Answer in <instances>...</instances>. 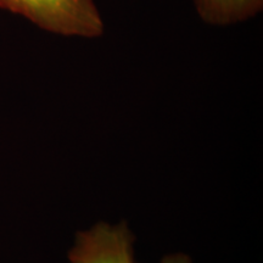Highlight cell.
Listing matches in <instances>:
<instances>
[{
	"mask_svg": "<svg viewBox=\"0 0 263 263\" xmlns=\"http://www.w3.org/2000/svg\"><path fill=\"white\" fill-rule=\"evenodd\" d=\"M0 9L62 37L94 39L105 32L95 0H0Z\"/></svg>",
	"mask_w": 263,
	"mask_h": 263,
	"instance_id": "1",
	"label": "cell"
},
{
	"mask_svg": "<svg viewBox=\"0 0 263 263\" xmlns=\"http://www.w3.org/2000/svg\"><path fill=\"white\" fill-rule=\"evenodd\" d=\"M133 233L126 223L100 222L76 234L70 263H136Z\"/></svg>",
	"mask_w": 263,
	"mask_h": 263,
	"instance_id": "2",
	"label": "cell"
},
{
	"mask_svg": "<svg viewBox=\"0 0 263 263\" xmlns=\"http://www.w3.org/2000/svg\"><path fill=\"white\" fill-rule=\"evenodd\" d=\"M160 263H193V259L190 258V256L178 252V254L164 256Z\"/></svg>",
	"mask_w": 263,
	"mask_h": 263,
	"instance_id": "4",
	"label": "cell"
},
{
	"mask_svg": "<svg viewBox=\"0 0 263 263\" xmlns=\"http://www.w3.org/2000/svg\"><path fill=\"white\" fill-rule=\"evenodd\" d=\"M202 22L232 26L254 18L263 10V0H193Z\"/></svg>",
	"mask_w": 263,
	"mask_h": 263,
	"instance_id": "3",
	"label": "cell"
}]
</instances>
